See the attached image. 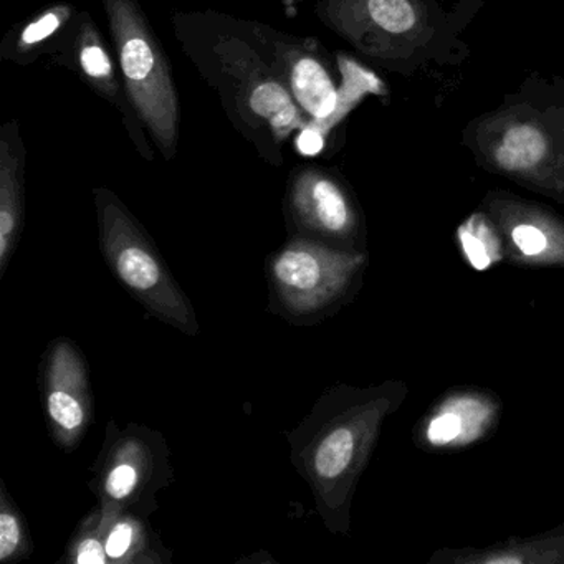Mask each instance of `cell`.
<instances>
[{
  "label": "cell",
  "mask_w": 564,
  "mask_h": 564,
  "mask_svg": "<svg viewBox=\"0 0 564 564\" xmlns=\"http://www.w3.org/2000/svg\"><path fill=\"white\" fill-rule=\"evenodd\" d=\"M184 57L216 91L237 133L265 163L283 164V144L308 124L280 72L259 22L217 11L176 12Z\"/></svg>",
  "instance_id": "1"
},
{
  "label": "cell",
  "mask_w": 564,
  "mask_h": 564,
  "mask_svg": "<svg viewBox=\"0 0 564 564\" xmlns=\"http://www.w3.org/2000/svg\"><path fill=\"white\" fill-rule=\"evenodd\" d=\"M94 206L100 250L115 279L148 315L196 338L200 333L196 310L140 220L107 187L94 191Z\"/></svg>",
  "instance_id": "2"
},
{
  "label": "cell",
  "mask_w": 564,
  "mask_h": 564,
  "mask_svg": "<svg viewBox=\"0 0 564 564\" xmlns=\"http://www.w3.org/2000/svg\"><path fill=\"white\" fill-rule=\"evenodd\" d=\"M368 414L356 412L345 392H325L312 411L286 432L290 460L312 488L326 527L341 524L348 488L361 460L368 435Z\"/></svg>",
  "instance_id": "3"
},
{
  "label": "cell",
  "mask_w": 564,
  "mask_h": 564,
  "mask_svg": "<svg viewBox=\"0 0 564 564\" xmlns=\"http://www.w3.org/2000/svg\"><path fill=\"white\" fill-rule=\"evenodd\" d=\"M128 100L164 161L180 143V97L163 44L138 0H101Z\"/></svg>",
  "instance_id": "4"
},
{
  "label": "cell",
  "mask_w": 564,
  "mask_h": 564,
  "mask_svg": "<svg viewBox=\"0 0 564 564\" xmlns=\"http://www.w3.org/2000/svg\"><path fill=\"white\" fill-rule=\"evenodd\" d=\"M361 257L305 237L289 236L267 259V312L296 328L333 315L358 273Z\"/></svg>",
  "instance_id": "5"
},
{
  "label": "cell",
  "mask_w": 564,
  "mask_h": 564,
  "mask_svg": "<svg viewBox=\"0 0 564 564\" xmlns=\"http://www.w3.org/2000/svg\"><path fill=\"white\" fill-rule=\"evenodd\" d=\"M315 15L362 57L391 70L427 55L438 31L427 0H316Z\"/></svg>",
  "instance_id": "6"
},
{
  "label": "cell",
  "mask_w": 564,
  "mask_h": 564,
  "mask_svg": "<svg viewBox=\"0 0 564 564\" xmlns=\"http://www.w3.org/2000/svg\"><path fill=\"white\" fill-rule=\"evenodd\" d=\"M91 471L90 490L107 521L127 511L150 518L160 508L158 494L174 481L164 435L134 422L120 427L113 419Z\"/></svg>",
  "instance_id": "7"
},
{
  "label": "cell",
  "mask_w": 564,
  "mask_h": 564,
  "mask_svg": "<svg viewBox=\"0 0 564 564\" xmlns=\"http://www.w3.org/2000/svg\"><path fill=\"white\" fill-rule=\"evenodd\" d=\"M87 359L70 338L52 339L41 362L42 401L52 441L74 452L95 421Z\"/></svg>",
  "instance_id": "8"
},
{
  "label": "cell",
  "mask_w": 564,
  "mask_h": 564,
  "mask_svg": "<svg viewBox=\"0 0 564 564\" xmlns=\"http://www.w3.org/2000/svg\"><path fill=\"white\" fill-rule=\"evenodd\" d=\"M283 213L289 236L341 250L358 224L351 194L338 174L318 166H299L290 173Z\"/></svg>",
  "instance_id": "9"
},
{
  "label": "cell",
  "mask_w": 564,
  "mask_h": 564,
  "mask_svg": "<svg viewBox=\"0 0 564 564\" xmlns=\"http://www.w3.org/2000/svg\"><path fill=\"white\" fill-rule=\"evenodd\" d=\"M52 61L68 70L77 72L78 77L110 104L121 117L124 130L138 153L147 161L154 160V151L148 141V133L138 120L121 80L120 68L115 65L113 55L98 29L97 22L88 12L75 15L70 29L58 44Z\"/></svg>",
  "instance_id": "10"
},
{
  "label": "cell",
  "mask_w": 564,
  "mask_h": 564,
  "mask_svg": "<svg viewBox=\"0 0 564 564\" xmlns=\"http://www.w3.org/2000/svg\"><path fill=\"white\" fill-rule=\"evenodd\" d=\"M259 28L300 110L308 123L318 124L328 134L338 123L341 87L328 52L316 39L296 37L260 22Z\"/></svg>",
  "instance_id": "11"
},
{
  "label": "cell",
  "mask_w": 564,
  "mask_h": 564,
  "mask_svg": "<svg viewBox=\"0 0 564 564\" xmlns=\"http://www.w3.org/2000/svg\"><path fill=\"white\" fill-rule=\"evenodd\" d=\"M28 148L18 120L0 128V279H4L25 224Z\"/></svg>",
  "instance_id": "12"
},
{
  "label": "cell",
  "mask_w": 564,
  "mask_h": 564,
  "mask_svg": "<svg viewBox=\"0 0 564 564\" xmlns=\"http://www.w3.org/2000/svg\"><path fill=\"white\" fill-rule=\"evenodd\" d=\"M74 6L55 4L15 25L0 44V57L29 67L42 55L52 57L74 22Z\"/></svg>",
  "instance_id": "13"
},
{
  "label": "cell",
  "mask_w": 564,
  "mask_h": 564,
  "mask_svg": "<svg viewBox=\"0 0 564 564\" xmlns=\"http://www.w3.org/2000/svg\"><path fill=\"white\" fill-rule=\"evenodd\" d=\"M108 564H171L173 553L164 546L143 514L127 511L108 521L105 533Z\"/></svg>",
  "instance_id": "14"
},
{
  "label": "cell",
  "mask_w": 564,
  "mask_h": 564,
  "mask_svg": "<svg viewBox=\"0 0 564 564\" xmlns=\"http://www.w3.org/2000/svg\"><path fill=\"white\" fill-rule=\"evenodd\" d=\"M31 530L4 480H0V563L15 564L32 556Z\"/></svg>",
  "instance_id": "15"
},
{
  "label": "cell",
  "mask_w": 564,
  "mask_h": 564,
  "mask_svg": "<svg viewBox=\"0 0 564 564\" xmlns=\"http://www.w3.org/2000/svg\"><path fill=\"white\" fill-rule=\"evenodd\" d=\"M108 521L101 511L100 505L91 508L84 520L77 524L64 556L58 563L70 564H108L107 550H105V533Z\"/></svg>",
  "instance_id": "16"
},
{
  "label": "cell",
  "mask_w": 564,
  "mask_h": 564,
  "mask_svg": "<svg viewBox=\"0 0 564 564\" xmlns=\"http://www.w3.org/2000/svg\"><path fill=\"white\" fill-rule=\"evenodd\" d=\"M462 247L468 262L477 270L488 269L494 262L491 253L497 252L498 243L495 242L491 230L481 217H471L460 230H458Z\"/></svg>",
  "instance_id": "17"
},
{
  "label": "cell",
  "mask_w": 564,
  "mask_h": 564,
  "mask_svg": "<svg viewBox=\"0 0 564 564\" xmlns=\"http://www.w3.org/2000/svg\"><path fill=\"white\" fill-rule=\"evenodd\" d=\"M462 434V417L457 412H445L429 424L427 438L434 445L451 444Z\"/></svg>",
  "instance_id": "18"
},
{
  "label": "cell",
  "mask_w": 564,
  "mask_h": 564,
  "mask_svg": "<svg viewBox=\"0 0 564 564\" xmlns=\"http://www.w3.org/2000/svg\"><path fill=\"white\" fill-rule=\"evenodd\" d=\"M511 236H513V242L517 243L518 249L528 257L538 256L547 246L546 236L538 227L530 226V224H520V226L514 227Z\"/></svg>",
  "instance_id": "19"
},
{
  "label": "cell",
  "mask_w": 564,
  "mask_h": 564,
  "mask_svg": "<svg viewBox=\"0 0 564 564\" xmlns=\"http://www.w3.org/2000/svg\"><path fill=\"white\" fill-rule=\"evenodd\" d=\"M326 133L315 123H308L295 140L296 150L302 156L313 158L322 153L325 148Z\"/></svg>",
  "instance_id": "20"
}]
</instances>
